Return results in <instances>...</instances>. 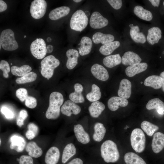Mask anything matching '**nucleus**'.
I'll use <instances>...</instances> for the list:
<instances>
[{"instance_id":"obj_1","label":"nucleus","mask_w":164,"mask_h":164,"mask_svg":"<svg viewBox=\"0 0 164 164\" xmlns=\"http://www.w3.org/2000/svg\"><path fill=\"white\" fill-rule=\"evenodd\" d=\"M63 101V96L60 93L54 91L50 94L49 106L45 114L46 118L55 119L59 117L60 114V108Z\"/></svg>"},{"instance_id":"obj_2","label":"nucleus","mask_w":164,"mask_h":164,"mask_svg":"<svg viewBox=\"0 0 164 164\" xmlns=\"http://www.w3.org/2000/svg\"><path fill=\"white\" fill-rule=\"evenodd\" d=\"M101 157L107 163L115 162L119 159L120 154L117 145L111 140L105 141L101 147Z\"/></svg>"},{"instance_id":"obj_3","label":"nucleus","mask_w":164,"mask_h":164,"mask_svg":"<svg viewBox=\"0 0 164 164\" xmlns=\"http://www.w3.org/2000/svg\"><path fill=\"white\" fill-rule=\"evenodd\" d=\"M40 64L41 75L49 80L53 76L54 69L59 65L60 62L54 56L50 55L45 57Z\"/></svg>"},{"instance_id":"obj_4","label":"nucleus","mask_w":164,"mask_h":164,"mask_svg":"<svg viewBox=\"0 0 164 164\" xmlns=\"http://www.w3.org/2000/svg\"><path fill=\"white\" fill-rule=\"evenodd\" d=\"M88 22V18L85 13L82 10L79 9L72 15L70 21V26L73 30L81 32L87 26Z\"/></svg>"},{"instance_id":"obj_5","label":"nucleus","mask_w":164,"mask_h":164,"mask_svg":"<svg viewBox=\"0 0 164 164\" xmlns=\"http://www.w3.org/2000/svg\"><path fill=\"white\" fill-rule=\"evenodd\" d=\"M0 43L2 48L7 51L16 50L19 47L14 33L10 29H6L2 32L0 36Z\"/></svg>"},{"instance_id":"obj_6","label":"nucleus","mask_w":164,"mask_h":164,"mask_svg":"<svg viewBox=\"0 0 164 164\" xmlns=\"http://www.w3.org/2000/svg\"><path fill=\"white\" fill-rule=\"evenodd\" d=\"M130 142L132 147L136 152H142L145 148L146 142L143 131L139 128L134 129L131 135Z\"/></svg>"},{"instance_id":"obj_7","label":"nucleus","mask_w":164,"mask_h":164,"mask_svg":"<svg viewBox=\"0 0 164 164\" xmlns=\"http://www.w3.org/2000/svg\"><path fill=\"white\" fill-rule=\"evenodd\" d=\"M46 46L44 40L42 38H37L33 41L30 46L32 55L38 59L44 58L47 53Z\"/></svg>"},{"instance_id":"obj_8","label":"nucleus","mask_w":164,"mask_h":164,"mask_svg":"<svg viewBox=\"0 0 164 164\" xmlns=\"http://www.w3.org/2000/svg\"><path fill=\"white\" fill-rule=\"evenodd\" d=\"M47 3L44 0H34L31 3L30 12L32 17L36 19L43 17L45 14Z\"/></svg>"},{"instance_id":"obj_9","label":"nucleus","mask_w":164,"mask_h":164,"mask_svg":"<svg viewBox=\"0 0 164 164\" xmlns=\"http://www.w3.org/2000/svg\"><path fill=\"white\" fill-rule=\"evenodd\" d=\"M89 23L92 28L94 29H99L107 26L108 23V21L99 12L95 11L91 14Z\"/></svg>"},{"instance_id":"obj_10","label":"nucleus","mask_w":164,"mask_h":164,"mask_svg":"<svg viewBox=\"0 0 164 164\" xmlns=\"http://www.w3.org/2000/svg\"><path fill=\"white\" fill-rule=\"evenodd\" d=\"M81 111L80 107L70 100L66 101L62 106L60 111L64 115L70 117L72 114L77 115Z\"/></svg>"},{"instance_id":"obj_11","label":"nucleus","mask_w":164,"mask_h":164,"mask_svg":"<svg viewBox=\"0 0 164 164\" xmlns=\"http://www.w3.org/2000/svg\"><path fill=\"white\" fill-rule=\"evenodd\" d=\"M91 70L93 75L99 80L105 81L109 78V76L108 71L100 64L97 63L94 64L91 67Z\"/></svg>"},{"instance_id":"obj_12","label":"nucleus","mask_w":164,"mask_h":164,"mask_svg":"<svg viewBox=\"0 0 164 164\" xmlns=\"http://www.w3.org/2000/svg\"><path fill=\"white\" fill-rule=\"evenodd\" d=\"M132 84L131 82L126 79L121 81L118 94L119 96L125 98H129L131 94Z\"/></svg>"},{"instance_id":"obj_13","label":"nucleus","mask_w":164,"mask_h":164,"mask_svg":"<svg viewBox=\"0 0 164 164\" xmlns=\"http://www.w3.org/2000/svg\"><path fill=\"white\" fill-rule=\"evenodd\" d=\"M164 148V134L158 132L155 133L152 141V148L155 153L160 152Z\"/></svg>"},{"instance_id":"obj_14","label":"nucleus","mask_w":164,"mask_h":164,"mask_svg":"<svg viewBox=\"0 0 164 164\" xmlns=\"http://www.w3.org/2000/svg\"><path fill=\"white\" fill-rule=\"evenodd\" d=\"M128 101L126 99L114 96L108 100V106L109 109L114 111L120 107H125L128 104Z\"/></svg>"},{"instance_id":"obj_15","label":"nucleus","mask_w":164,"mask_h":164,"mask_svg":"<svg viewBox=\"0 0 164 164\" xmlns=\"http://www.w3.org/2000/svg\"><path fill=\"white\" fill-rule=\"evenodd\" d=\"M60 152L59 149L55 146L50 148L47 152L45 157V162L46 164H56L60 157Z\"/></svg>"},{"instance_id":"obj_16","label":"nucleus","mask_w":164,"mask_h":164,"mask_svg":"<svg viewBox=\"0 0 164 164\" xmlns=\"http://www.w3.org/2000/svg\"><path fill=\"white\" fill-rule=\"evenodd\" d=\"M142 59L139 56L132 51L125 52L121 58V62L125 66H130L140 63Z\"/></svg>"},{"instance_id":"obj_17","label":"nucleus","mask_w":164,"mask_h":164,"mask_svg":"<svg viewBox=\"0 0 164 164\" xmlns=\"http://www.w3.org/2000/svg\"><path fill=\"white\" fill-rule=\"evenodd\" d=\"M74 132L77 141L81 143L86 144L90 141L88 134L85 131L82 126L77 124L74 126Z\"/></svg>"},{"instance_id":"obj_18","label":"nucleus","mask_w":164,"mask_h":164,"mask_svg":"<svg viewBox=\"0 0 164 164\" xmlns=\"http://www.w3.org/2000/svg\"><path fill=\"white\" fill-rule=\"evenodd\" d=\"M148 67L146 63H140L129 66L125 69V73L128 77H132L136 74L145 70Z\"/></svg>"},{"instance_id":"obj_19","label":"nucleus","mask_w":164,"mask_h":164,"mask_svg":"<svg viewBox=\"0 0 164 164\" xmlns=\"http://www.w3.org/2000/svg\"><path fill=\"white\" fill-rule=\"evenodd\" d=\"M70 11V9L68 7H60L51 11L49 14V17L52 20H57L68 15Z\"/></svg>"},{"instance_id":"obj_20","label":"nucleus","mask_w":164,"mask_h":164,"mask_svg":"<svg viewBox=\"0 0 164 164\" xmlns=\"http://www.w3.org/2000/svg\"><path fill=\"white\" fill-rule=\"evenodd\" d=\"M66 55L67 57L66 67L68 69L71 70L75 67L78 63L79 52L76 50L70 49L67 51Z\"/></svg>"},{"instance_id":"obj_21","label":"nucleus","mask_w":164,"mask_h":164,"mask_svg":"<svg viewBox=\"0 0 164 164\" xmlns=\"http://www.w3.org/2000/svg\"><path fill=\"white\" fill-rule=\"evenodd\" d=\"M10 148L18 152H22L25 147L26 142L23 138L17 135H13L10 138Z\"/></svg>"},{"instance_id":"obj_22","label":"nucleus","mask_w":164,"mask_h":164,"mask_svg":"<svg viewBox=\"0 0 164 164\" xmlns=\"http://www.w3.org/2000/svg\"><path fill=\"white\" fill-rule=\"evenodd\" d=\"M162 32L159 28L153 27L149 29L148 32L147 40L150 44L157 43L162 37Z\"/></svg>"},{"instance_id":"obj_23","label":"nucleus","mask_w":164,"mask_h":164,"mask_svg":"<svg viewBox=\"0 0 164 164\" xmlns=\"http://www.w3.org/2000/svg\"><path fill=\"white\" fill-rule=\"evenodd\" d=\"M74 92L70 93L69 95L70 100L75 103H83L84 101V97L82 94L83 90L82 86L79 83L74 85Z\"/></svg>"},{"instance_id":"obj_24","label":"nucleus","mask_w":164,"mask_h":164,"mask_svg":"<svg viewBox=\"0 0 164 164\" xmlns=\"http://www.w3.org/2000/svg\"><path fill=\"white\" fill-rule=\"evenodd\" d=\"M79 44L80 46L78 49L80 55L84 56L87 55L91 51L92 42L90 38L85 36L83 37L81 39Z\"/></svg>"},{"instance_id":"obj_25","label":"nucleus","mask_w":164,"mask_h":164,"mask_svg":"<svg viewBox=\"0 0 164 164\" xmlns=\"http://www.w3.org/2000/svg\"><path fill=\"white\" fill-rule=\"evenodd\" d=\"M114 38L111 34H106L102 33L97 32L93 36L92 40L95 44L101 43L104 45L114 41Z\"/></svg>"},{"instance_id":"obj_26","label":"nucleus","mask_w":164,"mask_h":164,"mask_svg":"<svg viewBox=\"0 0 164 164\" xmlns=\"http://www.w3.org/2000/svg\"><path fill=\"white\" fill-rule=\"evenodd\" d=\"M146 107L149 110L156 109L159 114H164V102L159 98H155L149 100Z\"/></svg>"},{"instance_id":"obj_27","label":"nucleus","mask_w":164,"mask_h":164,"mask_svg":"<svg viewBox=\"0 0 164 164\" xmlns=\"http://www.w3.org/2000/svg\"><path fill=\"white\" fill-rule=\"evenodd\" d=\"M105 108L104 104L98 101L93 102L88 108V110L91 117L97 118L101 114Z\"/></svg>"},{"instance_id":"obj_28","label":"nucleus","mask_w":164,"mask_h":164,"mask_svg":"<svg viewBox=\"0 0 164 164\" xmlns=\"http://www.w3.org/2000/svg\"><path fill=\"white\" fill-rule=\"evenodd\" d=\"M26 150L28 152L29 155L35 158L40 157L43 154L41 148L33 141L30 142L27 144L26 147Z\"/></svg>"},{"instance_id":"obj_29","label":"nucleus","mask_w":164,"mask_h":164,"mask_svg":"<svg viewBox=\"0 0 164 164\" xmlns=\"http://www.w3.org/2000/svg\"><path fill=\"white\" fill-rule=\"evenodd\" d=\"M130 34L133 40L136 43L143 44L146 41L145 35L140 32V29L138 26H134L130 29Z\"/></svg>"},{"instance_id":"obj_30","label":"nucleus","mask_w":164,"mask_h":164,"mask_svg":"<svg viewBox=\"0 0 164 164\" xmlns=\"http://www.w3.org/2000/svg\"><path fill=\"white\" fill-rule=\"evenodd\" d=\"M144 84L146 86L152 87L155 89H158L162 87V79L159 76L152 75L145 79Z\"/></svg>"},{"instance_id":"obj_31","label":"nucleus","mask_w":164,"mask_h":164,"mask_svg":"<svg viewBox=\"0 0 164 164\" xmlns=\"http://www.w3.org/2000/svg\"><path fill=\"white\" fill-rule=\"evenodd\" d=\"M120 45L118 41H112L101 46L99 49L100 53L102 55L107 56L111 54Z\"/></svg>"},{"instance_id":"obj_32","label":"nucleus","mask_w":164,"mask_h":164,"mask_svg":"<svg viewBox=\"0 0 164 164\" xmlns=\"http://www.w3.org/2000/svg\"><path fill=\"white\" fill-rule=\"evenodd\" d=\"M76 149L74 145L72 143L67 145L64 148L62 156V163H66L76 153Z\"/></svg>"},{"instance_id":"obj_33","label":"nucleus","mask_w":164,"mask_h":164,"mask_svg":"<svg viewBox=\"0 0 164 164\" xmlns=\"http://www.w3.org/2000/svg\"><path fill=\"white\" fill-rule=\"evenodd\" d=\"M124 159L126 164H146L142 158L133 152L126 153L124 155Z\"/></svg>"},{"instance_id":"obj_34","label":"nucleus","mask_w":164,"mask_h":164,"mask_svg":"<svg viewBox=\"0 0 164 164\" xmlns=\"http://www.w3.org/2000/svg\"><path fill=\"white\" fill-rule=\"evenodd\" d=\"M94 133L93 138L95 141L99 142L103 139L106 132V129L104 125L101 123L97 122L94 126Z\"/></svg>"},{"instance_id":"obj_35","label":"nucleus","mask_w":164,"mask_h":164,"mask_svg":"<svg viewBox=\"0 0 164 164\" xmlns=\"http://www.w3.org/2000/svg\"><path fill=\"white\" fill-rule=\"evenodd\" d=\"M121 62V58L119 54L108 56L103 60L104 64L107 67L112 68L120 64Z\"/></svg>"},{"instance_id":"obj_36","label":"nucleus","mask_w":164,"mask_h":164,"mask_svg":"<svg viewBox=\"0 0 164 164\" xmlns=\"http://www.w3.org/2000/svg\"><path fill=\"white\" fill-rule=\"evenodd\" d=\"M135 14L140 19L146 21H150L152 19V15L149 11L145 9L141 6H135L134 9Z\"/></svg>"},{"instance_id":"obj_37","label":"nucleus","mask_w":164,"mask_h":164,"mask_svg":"<svg viewBox=\"0 0 164 164\" xmlns=\"http://www.w3.org/2000/svg\"><path fill=\"white\" fill-rule=\"evenodd\" d=\"M32 70L31 67L28 65H24L20 67L14 66L11 68V72L14 75L22 77L30 72Z\"/></svg>"},{"instance_id":"obj_38","label":"nucleus","mask_w":164,"mask_h":164,"mask_svg":"<svg viewBox=\"0 0 164 164\" xmlns=\"http://www.w3.org/2000/svg\"><path fill=\"white\" fill-rule=\"evenodd\" d=\"M101 97V93L99 87L95 84L92 85L91 92L88 93L86 97L91 102H94L100 99Z\"/></svg>"},{"instance_id":"obj_39","label":"nucleus","mask_w":164,"mask_h":164,"mask_svg":"<svg viewBox=\"0 0 164 164\" xmlns=\"http://www.w3.org/2000/svg\"><path fill=\"white\" fill-rule=\"evenodd\" d=\"M141 126L143 131L149 136H152L154 132L159 129L157 125L146 121L142 122Z\"/></svg>"},{"instance_id":"obj_40","label":"nucleus","mask_w":164,"mask_h":164,"mask_svg":"<svg viewBox=\"0 0 164 164\" xmlns=\"http://www.w3.org/2000/svg\"><path fill=\"white\" fill-rule=\"evenodd\" d=\"M36 78V74L33 72H30L20 78H17L15 82L18 84H23L34 81Z\"/></svg>"},{"instance_id":"obj_41","label":"nucleus","mask_w":164,"mask_h":164,"mask_svg":"<svg viewBox=\"0 0 164 164\" xmlns=\"http://www.w3.org/2000/svg\"><path fill=\"white\" fill-rule=\"evenodd\" d=\"M0 69L3 71V75L5 78L9 77L8 73L10 71V68L8 63L4 60L1 61L0 62Z\"/></svg>"},{"instance_id":"obj_42","label":"nucleus","mask_w":164,"mask_h":164,"mask_svg":"<svg viewBox=\"0 0 164 164\" xmlns=\"http://www.w3.org/2000/svg\"><path fill=\"white\" fill-rule=\"evenodd\" d=\"M15 94L16 97L21 102L25 101L28 96L27 90L24 88L18 89L16 91Z\"/></svg>"},{"instance_id":"obj_43","label":"nucleus","mask_w":164,"mask_h":164,"mask_svg":"<svg viewBox=\"0 0 164 164\" xmlns=\"http://www.w3.org/2000/svg\"><path fill=\"white\" fill-rule=\"evenodd\" d=\"M25 105L30 108H35L37 104L36 99L34 97L28 96L25 101Z\"/></svg>"},{"instance_id":"obj_44","label":"nucleus","mask_w":164,"mask_h":164,"mask_svg":"<svg viewBox=\"0 0 164 164\" xmlns=\"http://www.w3.org/2000/svg\"><path fill=\"white\" fill-rule=\"evenodd\" d=\"M1 111L8 119H12L14 118V114L13 112L6 107H2L1 108Z\"/></svg>"},{"instance_id":"obj_45","label":"nucleus","mask_w":164,"mask_h":164,"mask_svg":"<svg viewBox=\"0 0 164 164\" xmlns=\"http://www.w3.org/2000/svg\"><path fill=\"white\" fill-rule=\"evenodd\" d=\"M18 161L19 164H33V159L29 155H22Z\"/></svg>"},{"instance_id":"obj_46","label":"nucleus","mask_w":164,"mask_h":164,"mask_svg":"<svg viewBox=\"0 0 164 164\" xmlns=\"http://www.w3.org/2000/svg\"><path fill=\"white\" fill-rule=\"evenodd\" d=\"M108 2L114 9L118 10L120 9L122 5L121 0H108Z\"/></svg>"},{"instance_id":"obj_47","label":"nucleus","mask_w":164,"mask_h":164,"mask_svg":"<svg viewBox=\"0 0 164 164\" xmlns=\"http://www.w3.org/2000/svg\"><path fill=\"white\" fill-rule=\"evenodd\" d=\"M28 130L32 132L36 135L38 133L39 129L37 126L33 123H31L28 125Z\"/></svg>"},{"instance_id":"obj_48","label":"nucleus","mask_w":164,"mask_h":164,"mask_svg":"<svg viewBox=\"0 0 164 164\" xmlns=\"http://www.w3.org/2000/svg\"><path fill=\"white\" fill-rule=\"evenodd\" d=\"M28 116L27 111L25 110H22L19 112V117L24 120L26 119Z\"/></svg>"},{"instance_id":"obj_49","label":"nucleus","mask_w":164,"mask_h":164,"mask_svg":"<svg viewBox=\"0 0 164 164\" xmlns=\"http://www.w3.org/2000/svg\"><path fill=\"white\" fill-rule=\"evenodd\" d=\"M82 160L80 158H76L73 159L67 164H83Z\"/></svg>"},{"instance_id":"obj_50","label":"nucleus","mask_w":164,"mask_h":164,"mask_svg":"<svg viewBox=\"0 0 164 164\" xmlns=\"http://www.w3.org/2000/svg\"><path fill=\"white\" fill-rule=\"evenodd\" d=\"M26 136L28 139L31 140L33 139L36 135L32 132L28 130L26 133Z\"/></svg>"},{"instance_id":"obj_51","label":"nucleus","mask_w":164,"mask_h":164,"mask_svg":"<svg viewBox=\"0 0 164 164\" xmlns=\"http://www.w3.org/2000/svg\"><path fill=\"white\" fill-rule=\"evenodd\" d=\"M7 6L6 3L2 0H0V12L5 11L7 9Z\"/></svg>"},{"instance_id":"obj_52","label":"nucleus","mask_w":164,"mask_h":164,"mask_svg":"<svg viewBox=\"0 0 164 164\" xmlns=\"http://www.w3.org/2000/svg\"><path fill=\"white\" fill-rule=\"evenodd\" d=\"M24 120L18 117L16 121L17 125L20 127H21L24 125Z\"/></svg>"},{"instance_id":"obj_53","label":"nucleus","mask_w":164,"mask_h":164,"mask_svg":"<svg viewBox=\"0 0 164 164\" xmlns=\"http://www.w3.org/2000/svg\"><path fill=\"white\" fill-rule=\"evenodd\" d=\"M149 1L154 6L157 7L159 6L160 2L159 0H149Z\"/></svg>"},{"instance_id":"obj_54","label":"nucleus","mask_w":164,"mask_h":164,"mask_svg":"<svg viewBox=\"0 0 164 164\" xmlns=\"http://www.w3.org/2000/svg\"><path fill=\"white\" fill-rule=\"evenodd\" d=\"M46 48L47 53H50L53 52V47L52 45H49L46 46Z\"/></svg>"},{"instance_id":"obj_55","label":"nucleus","mask_w":164,"mask_h":164,"mask_svg":"<svg viewBox=\"0 0 164 164\" xmlns=\"http://www.w3.org/2000/svg\"><path fill=\"white\" fill-rule=\"evenodd\" d=\"M160 76L161 77L162 80V90L164 92V71L162 72L160 74Z\"/></svg>"},{"instance_id":"obj_56","label":"nucleus","mask_w":164,"mask_h":164,"mask_svg":"<svg viewBox=\"0 0 164 164\" xmlns=\"http://www.w3.org/2000/svg\"><path fill=\"white\" fill-rule=\"evenodd\" d=\"M46 40L48 42H51L52 41V39L50 37H48L46 39Z\"/></svg>"},{"instance_id":"obj_57","label":"nucleus","mask_w":164,"mask_h":164,"mask_svg":"<svg viewBox=\"0 0 164 164\" xmlns=\"http://www.w3.org/2000/svg\"><path fill=\"white\" fill-rule=\"evenodd\" d=\"M73 1L76 3H78V2H80L82 1V0H73Z\"/></svg>"},{"instance_id":"obj_58","label":"nucleus","mask_w":164,"mask_h":164,"mask_svg":"<svg viewBox=\"0 0 164 164\" xmlns=\"http://www.w3.org/2000/svg\"><path fill=\"white\" fill-rule=\"evenodd\" d=\"M134 25L132 24H131L129 25V26L131 28L134 26Z\"/></svg>"},{"instance_id":"obj_59","label":"nucleus","mask_w":164,"mask_h":164,"mask_svg":"<svg viewBox=\"0 0 164 164\" xmlns=\"http://www.w3.org/2000/svg\"><path fill=\"white\" fill-rule=\"evenodd\" d=\"M1 46H2L1 45H0V50H1Z\"/></svg>"},{"instance_id":"obj_60","label":"nucleus","mask_w":164,"mask_h":164,"mask_svg":"<svg viewBox=\"0 0 164 164\" xmlns=\"http://www.w3.org/2000/svg\"><path fill=\"white\" fill-rule=\"evenodd\" d=\"M0 145L1 144V139H0Z\"/></svg>"},{"instance_id":"obj_61","label":"nucleus","mask_w":164,"mask_h":164,"mask_svg":"<svg viewBox=\"0 0 164 164\" xmlns=\"http://www.w3.org/2000/svg\"><path fill=\"white\" fill-rule=\"evenodd\" d=\"M26 36H24V38H26Z\"/></svg>"},{"instance_id":"obj_62","label":"nucleus","mask_w":164,"mask_h":164,"mask_svg":"<svg viewBox=\"0 0 164 164\" xmlns=\"http://www.w3.org/2000/svg\"><path fill=\"white\" fill-rule=\"evenodd\" d=\"M163 5H164V2H163Z\"/></svg>"},{"instance_id":"obj_63","label":"nucleus","mask_w":164,"mask_h":164,"mask_svg":"<svg viewBox=\"0 0 164 164\" xmlns=\"http://www.w3.org/2000/svg\"><path fill=\"white\" fill-rule=\"evenodd\" d=\"M141 84H142V82H141Z\"/></svg>"},{"instance_id":"obj_64","label":"nucleus","mask_w":164,"mask_h":164,"mask_svg":"<svg viewBox=\"0 0 164 164\" xmlns=\"http://www.w3.org/2000/svg\"><path fill=\"white\" fill-rule=\"evenodd\" d=\"M163 53L164 54V51H163Z\"/></svg>"}]
</instances>
